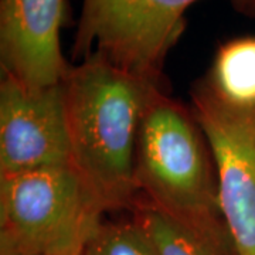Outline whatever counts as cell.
Segmentation results:
<instances>
[{
    "instance_id": "cell-9",
    "label": "cell",
    "mask_w": 255,
    "mask_h": 255,
    "mask_svg": "<svg viewBox=\"0 0 255 255\" xmlns=\"http://www.w3.org/2000/svg\"><path fill=\"white\" fill-rule=\"evenodd\" d=\"M130 216L155 255H226L140 199L130 210Z\"/></svg>"
},
{
    "instance_id": "cell-2",
    "label": "cell",
    "mask_w": 255,
    "mask_h": 255,
    "mask_svg": "<svg viewBox=\"0 0 255 255\" xmlns=\"http://www.w3.org/2000/svg\"><path fill=\"white\" fill-rule=\"evenodd\" d=\"M139 199L189 228L223 254L236 255L219 201L213 155L191 108L157 87L137 136Z\"/></svg>"
},
{
    "instance_id": "cell-6",
    "label": "cell",
    "mask_w": 255,
    "mask_h": 255,
    "mask_svg": "<svg viewBox=\"0 0 255 255\" xmlns=\"http://www.w3.org/2000/svg\"><path fill=\"white\" fill-rule=\"evenodd\" d=\"M71 164L63 81L31 88L3 75L0 174Z\"/></svg>"
},
{
    "instance_id": "cell-4",
    "label": "cell",
    "mask_w": 255,
    "mask_h": 255,
    "mask_svg": "<svg viewBox=\"0 0 255 255\" xmlns=\"http://www.w3.org/2000/svg\"><path fill=\"white\" fill-rule=\"evenodd\" d=\"M199 0H82L73 44L78 61L92 53L130 73L162 82L169 51ZM244 7L255 0H236Z\"/></svg>"
},
{
    "instance_id": "cell-11",
    "label": "cell",
    "mask_w": 255,
    "mask_h": 255,
    "mask_svg": "<svg viewBox=\"0 0 255 255\" xmlns=\"http://www.w3.org/2000/svg\"><path fill=\"white\" fill-rule=\"evenodd\" d=\"M75 255H82V254H75Z\"/></svg>"
},
{
    "instance_id": "cell-5",
    "label": "cell",
    "mask_w": 255,
    "mask_h": 255,
    "mask_svg": "<svg viewBox=\"0 0 255 255\" xmlns=\"http://www.w3.org/2000/svg\"><path fill=\"white\" fill-rule=\"evenodd\" d=\"M191 111L213 155L234 253L255 255V110L228 105L199 81L191 91Z\"/></svg>"
},
{
    "instance_id": "cell-8",
    "label": "cell",
    "mask_w": 255,
    "mask_h": 255,
    "mask_svg": "<svg viewBox=\"0 0 255 255\" xmlns=\"http://www.w3.org/2000/svg\"><path fill=\"white\" fill-rule=\"evenodd\" d=\"M201 81L228 105L255 110V36L223 43Z\"/></svg>"
},
{
    "instance_id": "cell-3",
    "label": "cell",
    "mask_w": 255,
    "mask_h": 255,
    "mask_svg": "<svg viewBox=\"0 0 255 255\" xmlns=\"http://www.w3.org/2000/svg\"><path fill=\"white\" fill-rule=\"evenodd\" d=\"M105 214L73 164L0 174V255L82 254Z\"/></svg>"
},
{
    "instance_id": "cell-1",
    "label": "cell",
    "mask_w": 255,
    "mask_h": 255,
    "mask_svg": "<svg viewBox=\"0 0 255 255\" xmlns=\"http://www.w3.org/2000/svg\"><path fill=\"white\" fill-rule=\"evenodd\" d=\"M162 82L92 53L63 78L71 164L107 213L130 211L139 199L135 160L147 101Z\"/></svg>"
},
{
    "instance_id": "cell-7",
    "label": "cell",
    "mask_w": 255,
    "mask_h": 255,
    "mask_svg": "<svg viewBox=\"0 0 255 255\" xmlns=\"http://www.w3.org/2000/svg\"><path fill=\"white\" fill-rule=\"evenodd\" d=\"M64 0H1V73L31 88L63 81L70 64L64 60L60 31Z\"/></svg>"
},
{
    "instance_id": "cell-10",
    "label": "cell",
    "mask_w": 255,
    "mask_h": 255,
    "mask_svg": "<svg viewBox=\"0 0 255 255\" xmlns=\"http://www.w3.org/2000/svg\"><path fill=\"white\" fill-rule=\"evenodd\" d=\"M82 255H155V253L132 220H104L87 243Z\"/></svg>"
}]
</instances>
